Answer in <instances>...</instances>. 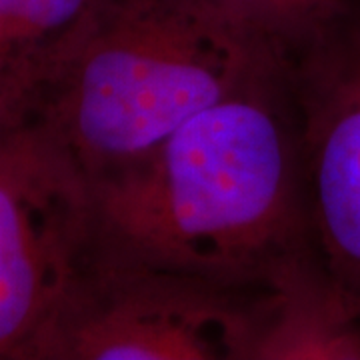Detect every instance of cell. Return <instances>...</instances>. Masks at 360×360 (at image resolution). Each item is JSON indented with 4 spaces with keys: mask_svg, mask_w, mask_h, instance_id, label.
Wrapping results in <instances>:
<instances>
[{
    "mask_svg": "<svg viewBox=\"0 0 360 360\" xmlns=\"http://www.w3.org/2000/svg\"><path fill=\"white\" fill-rule=\"evenodd\" d=\"M360 359V322L316 250L290 258L257 288L246 360Z\"/></svg>",
    "mask_w": 360,
    "mask_h": 360,
    "instance_id": "6",
    "label": "cell"
},
{
    "mask_svg": "<svg viewBox=\"0 0 360 360\" xmlns=\"http://www.w3.org/2000/svg\"><path fill=\"white\" fill-rule=\"evenodd\" d=\"M314 248L360 322V0L286 56Z\"/></svg>",
    "mask_w": 360,
    "mask_h": 360,
    "instance_id": "5",
    "label": "cell"
},
{
    "mask_svg": "<svg viewBox=\"0 0 360 360\" xmlns=\"http://www.w3.org/2000/svg\"><path fill=\"white\" fill-rule=\"evenodd\" d=\"M347 4L348 0H236L234 16L288 56Z\"/></svg>",
    "mask_w": 360,
    "mask_h": 360,
    "instance_id": "8",
    "label": "cell"
},
{
    "mask_svg": "<svg viewBox=\"0 0 360 360\" xmlns=\"http://www.w3.org/2000/svg\"><path fill=\"white\" fill-rule=\"evenodd\" d=\"M98 245L92 184L39 120L0 132V360H25Z\"/></svg>",
    "mask_w": 360,
    "mask_h": 360,
    "instance_id": "4",
    "label": "cell"
},
{
    "mask_svg": "<svg viewBox=\"0 0 360 360\" xmlns=\"http://www.w3.org/2000/svg\"><path fill=\"white\" fill-rule=\"evenodd\" d=\"M206 2H210V4H214V6H219L220 11H224V13H229L231 16H234V2L236 0H206ZM236 18V16H234ZM238 20V18H236Z\"/></svg>",
    "mask_w": 360,
    "mask_h": 360,
    "instance_id": "9",
    "label": "cell"
},
{
    "mask_svg": "<svg viewBox=\"0 0 360 360\" xmlns=\"http://www.w3.org/2000/svg\"><path fill=\"white\" fill-rule=\"evenodd\" d=\"M90 184L101 243L155 269L255 290L316 250L286 56Z\"/></svg>",
    "mask_w": 360,
    "mask_h": 360,
    "instance_id": "1",
    "label": "cell"
},
{
    "mask_svg": "<svg viewBox=\"0 0 360 360\" xmlns=\"http://www.w3.org/2000/svg\"><path fill=\"white\" fill-rule=\"evenodd\" d=\"M92 0H0V132L40 112Z\"/></svg>",
    "mask_w": 360,
    "mask_h": 360,
    "instance_id": "7",
    "label": "cell"
},
{
    "mask_svg": "<svg viewBox=\"0 0 360 360\" xmlns=\"http://www.w3.org/2000/svg\"><path fill=\"white\" fill-rule=\"evenodd\" d=\"M255 292L142 264L98 238L25 360H246Z\"/></svg>",
    "mask_w": 360,
    "mask_h": 360,
    "instance_id": "3",
    "label": "cell"
},
{
    "mask_svg": "<svg viewBox=\"0 0 360 360\" xmlns=\"http://www.w3.org/2000/svg\"><path fill=\"white\" fill-rule=\"evenodd\" d=\"M278 56L206 0H92L34 120L94 182Z\"/></svg>",
    "mask_w": 360,
    "mask_h": 360,
    "instance_id": "2",
    "label": "cell"
}]
</instances>
